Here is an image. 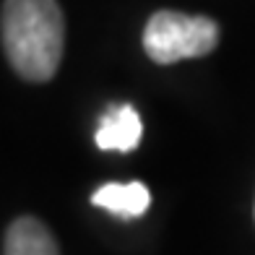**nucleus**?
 <instances>
[{
	"label": "nucleus",
	"instance_id": "nucleus-4",
	"mask_svg": "<svg viewBox=\"0 0 255 255\" xmlns=\"http://www.w3.org/2000/svg\"><path fill=\"white\" fill-rule=\"evenodd\" d=\"M91 203L115 214L118 219H138L151 206V193L143 182H110L94 190Z\"/></svg>",
	"mask_w": 255,
	"mask_h": 255
},
{
	"label": "nucleus",
	"instance_id": "nucleus-2",
	"mask_svg": "<svg viewBox=\"0 0 255 255\" xmlns=\"http://www.w3.org/2000/svg\"><path fill=\"white\" fill-rule=\"evenodd\" d=\"M219 44L216 21L188 16L177 10H156L143 29V50L159 65H172L185 57H203Z\"/></svg>",
	"mask_w": 255,
	"mask_h": 255
},
{
	"label": "nucleus",
	"instance_id": "nucleus-1",
	"mask_svg": "<svg viewBox=\"0 0 255 255\" xmlns=\"http://www.w3.org/2000/svg\"><path fill=\"white\" fill-rule=\"evenodd\" d=\"M65 21L57 0H5L3 47L26 81H50L60 65Z\"/></svg>",
	"mask_w": 255,
	"mask_h": 255
},
{
	"label": "nucleus",
	"instance_id": "nucleus-5",
	"mask_svg": "<svg viewBox=\"0 0 255 255\" xmlns=\"http://www.w3.org/2000/svg\"><path fill=\"white\" fill-rule=\"evenodd\" d=\"M3 255H60L57 242L39 219L21 216L5 232Z\"/></svg>",
	"mask_w": 255,
	"mask_h": 255
},
{
	"label": "nucleus",
	"instance_id": "nucleus-3",
	"mask_svg": "<svg viewBox=\"0 0 255 255\" xmlns=\"http://www.w3.org/2000/svg\"><path fill=\"white\" fill-rule=\"evenodd\" d=\"M141 135H143V123L138 118L135 107H130V104H112L99 118L94 141L102 151L130 154L141 143Z\"/></svg>",
	"mask_w": 255,
	"mask_h": 255
}]
</instances>
